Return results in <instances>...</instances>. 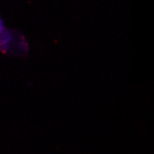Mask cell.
<instances>
[{
    "label": "cell",
    "instance_id": "obj_2",
    "mask_svg": "<svg viewBox=\"0 0 154 154\" xmlns=\"http://www.w3.org/2000/svg\"><path fill=\"white\" fill-rule=\"evenodd\" d=\"M5 30H6V28H5V24H4V23H3V20L1 19V17H0V34L3 33Z\"/></svg>",
    "mask_w": 154,
    "mask_h": 154
},
{
    "label": "cell",
    "instance_id": "obj_1",
    "mask_svg": "<svg viewBox=\"0 0 154 154\" xmlns=\"http://www.w3.org/2000/svg\"><path fill=\"white\" fill-rule=\"evenodd\" d=\"M13 42V35L11 31L5 30L3 33L0 34V51H8L10 50L11 43Z\"/></svg>",
    "mask_w": 154,
    "mask_h": 154
}]
</instances>
